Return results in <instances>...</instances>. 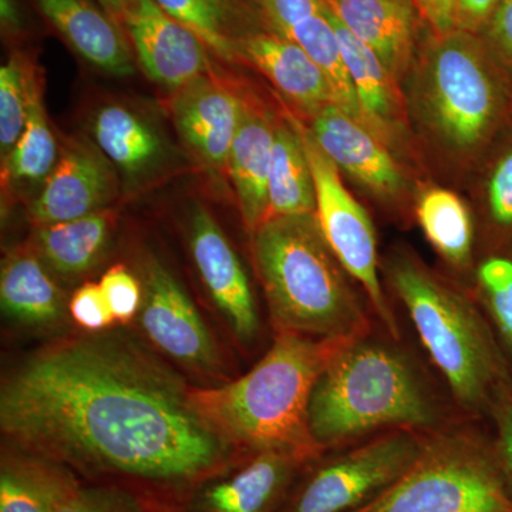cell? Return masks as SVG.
Segmentation results:
<instances>
[{
	"instance_id": "41",
	"label": "cell",
	"mask_w": 512,
	"mask_h": 512,
	"mask_svg": "<svg viewBox=\"0 0 512 512\" xmlns=\"http://www.w3.org/2000/svg\"><path fill=\"white\" fill-rule=\"evenodd\" d=\"M501 0H460L457 30L481 35Z\"/></svg>"
},
{
	"instance_id": "9",
	"label": "cell",
	"mask_w": 512,
	"mask_h": 512,
	"mask_svg": "<svg viewBox=\"0 0 512 512\" xmlns=\"http://www.w3.org/2000/svg\"><path fill=\"white\" fill-rule=\"evenodd\" d=\"M303 147L311 164L316 191V218L319 227L350 278L362 288L373 316L387 335L402 340L399 322L387 299L380 278L375 225L362 204L350 194L340 171L316 146L298 121Z\"/></svg>"
},
{
	"instance_id": "4",
	"label": "cell",
	"mask_w": 512,
	"mask_h": 512,
	"mask_svg": "<svg viewBox=\"0 0 512 512\" xmlns=\"http://www.w3.org/2000/svg\"><path fill=\"white\" fill-rule=\"evenodd\" d=\"M382 271L458 413L488 421L498 393L512 383V365L471 288L407 248L393 249Z\"/></svg>"
},
{
	"instance_id": "35",
	"label": "cell",
	"mask_w": 512,
	"mask_h": 512,
	"mask_svg": "<svg viewBox=\"0 0 512 512\" xmlns=\"http://www.w3.org/2000/svg\"><path fill=\"white\" fill-rule=\"evenodd\" d=\"M99 284L116 320L128 322L136 318L143 302V286L126 266H111Z\"/></svg>"
},
{
	"instance_id": "29",
	"label": "cell",
	"mask_w": 512,
	"mask_h": 512,
	"mask_svg": "<svg viewBox=\"0 0 512 512\" xmlns=\"http://www.w3.org/2000/svg\"><path fill=\"white\" fill-rule=\"evenodd\" d=\"M165 13L201 37L212 55L237 62L241 26L239 0H154Z\"/></svg>"
},
{
	"instance_id": "19",
	"label": "cell",
	"mask_w": 512,
	"mask_h": 512,
	"mask_svg": "<svg viewBox=\"0 0 512 512\" xmlns=\"http://www.w3.org/2000/svg\"><path fill=\"white\" fill-rule=\"evenodd\" d=\"M63 42L87 63L111 76L136 72L123 26L97 0H30Z\"/></svg>"
},
{
	"instance_id": "33",
	"label": "cell",
	"mask_w": 512,
	"mask_h": 512,
	"mask_svg": "<svg viewBox=\"0 0 512 512\" xmlns=\"http://www.w3.org/2000/svg\"><path fill=\"white\" fill-rule=\"evenodd\" d=\"M471 291L512 365V259L505 256L480 259Z\"/></svg>"
},
{
	"instance_id": "22",
	"label": "cell",
	"mask_w": 512,
	"mask_h": 512,
	"mask_svg": "<svg viewBox=\"0 0 512 512\" xmlns=\"http://www.w3.org/2000/svg\"><path fill=\"white\" fill-rule=\"evenodd\" d=\"M275 126L276 120L268 110L244 100L227 173L234 184L242 220L251 234L268 218V180Z\"/></svg>"
},
{
	"instance_id": "18",
	"label": "cell",
	"mask_w": 512,
	"mask_h": 512,
	"mask_svg": "<svg viewBox=\"0 0 512 512\" xmlns=\"http://www.w3.org/2000/svg\"><path fill=\"white\" fill-rule=\"evenodd\" d=\"M403 86L419 52V12L413 0H323Z\"/></svg>"
},
{
	"instance_id": "21",
	"label": "cell",
	"mask_w": 512,
	"mask_h": 512,
	"mask_svg": "<svg viewBox=\"0 0 512 512\" xmlns=\"http://www.w3.org/2000/svg\"><path fill=\"white\" fill-rule=\"evenodd\" d=\"M413 215L453 278L471 288L478 264L476 218L471 205L450 188L424 185L414 195Z\"/></svg>"
},
{
	"instance_id": "7",
	"label": "cell",
	"mask_w": 512,
	"mask_h": 512,
	"mask_svg": "<svg viewBox=\"0 0 512 512\" xmlns=\"http://www.w3.org/2000/svg\"><path fill=\"white\" fill-rule=\"evenodd\" d=\"M463 419L429 434L419 457L356 512H512L490 426Z\"/></svg>"
},
{
	"instance_id": "8",
	"label": "cell",
	"mask_w": 512,
	"mask_h": 512,
	"mask_svg": "<svg viewBox=\"0 0 512 512\" xmlns=\"http://www.w3.org/2000/svg\"><path fill=\"white\" fill-rule=\"evenodd\" d=\"M427 437L414 430L383 431L323 454L303 468L281 512L362 510L412 466Z\"/></svg>"
},
{
	"instance_id": "11",
	"label": "cell",
	"mask_w": 512,
	"mask_h": 512,
	"mask_svg": "<svg viewBox=\"0 0 512 512\" xmlns=\"http://www.w3.org/2000/svg\"><path fill=\"white\" fill-rule=\"evenodd\" d=\"M143 302L137 319L148 340L165 356L198 375L221 377V352L183 285L163 264L144 268Z\"/></svg>"
},
{
	"instance_id": "5",
	"label": "cell",
	"mask_w": 512,
	"mask_h": 512,
	"mask_svg": "<svg viewBox=\"0 0 512 512\" xmlns=\"http://www.w3.org/2000/svg\"><path fill=\"white\" fill-rule=\"evenodd\" d=\"M346 342L276 333L271 348L247 375L218 387H191L192 406L248 456L282 451L318 460L325 451L313 440L309 404L319 376Z\"/></svg>"
},
{
	"instance_id": "25",
	"label": "cell",
	"mask_w": 512,
	"mask_h": 512,
	"mask_svg": "<svg viewBox=\"0 0 512 512\" xmlns=\"http://www.w3.org/2000/svg\"><path fill=\"white\" fill-rule=\"evenodd\" d=\"M90 130L104 157L130 180L153 173L163 163V138L147 120L127 107H100L94 113Z\"/></svg>"
},
{
	"instance_id": "43",
	"label": "cell",
	"mask_w": 512,
	"mask_h": 512,
	"mask_svg": "<svg viewBox=\"0 0 512 512\" xmlns=\"http://www.w3.org/2000/svg\"><path fill=\"white\" fill-rule=\"evenodd\" d=\"M97 2H99L100 5L103 6V8L106 9L107 12H109L110 15L113 16V18L121 25L124 13H126L131 0H97Z\"/></svg>"
},
{
	"instance_id": "42",
	"label": "cell",
	"mask_w": 512,
	"mask_h": 512,
	"mask_svg": "<svg viewBox=\"0 0 512 512\" xmlns=\"http://www.w3.org/2000/svg\"><path fill=\"white\" fill-rule=\"evenodd\" d=\"M0 22L5 35L18 36L22 33L23 19L18 0H0Z\"/></svg>"
},
{
	"instance_id": "34",
	"label": "cell",
	"mask_w": 512,
	"mask_h": 512,
	"mask_svg": "<svg viewBox=\"0 0 512 512\" xmlns=\"http://www.w3.org/2000/svg\"><path fill=\"white\" fill-rule=\"evenodd\" d=\"M0 512H50L28 457L16 450L2 457Z\"/></svg>"
},
{
	"instance_id": "39",
	"label": "cell",
	"mask_w": 512,
	"mask_h": 512,
	"mask_svg": "<svg viewBox=\"0 0 512 512\" xmlns=\"http://www.w3.org/2000/svg\"><path fill=\"white\" fill-rule=\"evenodd\" d=\"M481 39L512 77V0H501L488 20Z\"/></svg>"
},
{
	"instance_id": "27",
	"label": "cell",
	"mask_w": 512,
	"mask_h": 512,
	"mask_svg": "<svg viewBox=\"0 0 512 512\" xmlns=\"http://www.w3.org/2000/svg\"><path fill=\"white\" fill-rule=\"evenodd\" d=\"M315 211V181L298 121L276 120L268 180V218Z\"/></svg>"
},
{
	"instance_id": "13",
	"label": "cell",
	"mask_w": 512,
	"mask_h": 512,
	"mask_svg": "<svg viewBox=\"0 0 512 512\" xmlns=\"http://www.w3.org/2000/svg\"><path fill=\"white\" fill-rule=\"evenodd\" d=\"M121 25L138 64L154 83L177 92L210 73L211 52L201 37L154 0H131Z\"/></svg>"
},
{
	"instance_id": "40",
	"label": "cell",
	"mask_w": 512,
	"mask_h": 512,
	"mask_svg": "<svg viewBox=\"0 0 512 512\" xmlns=\"http://www.w3.org/2000/svg\"><path fill=\"white\" fill-rule=\"evenodd\" d=\"M421 22L426 23L431 35L443 36L457 30L460 0H413Z\"/></svg>"
},
{
	"instance_id": "14",
	"label": "cell",
	"mask_w": 512,
	"mask_h": 512,
	"mask_svg": "<svg viewBox=\"0 0 512 512\" xmlns=\"http://www.w3.org/2000/svg\"><path fill=\"white\" fill-rule=\"evenodd\" d=\"M190 247L202 284L231 332L239 342H254L261 319L247 272L227 235L201 205L191 215Z\"/></svg>"
},
{
	"instance_id": "20",
	"label": "cell",
	"mask_w": 512,
	"mask_h": 512,
	"mask_svg": "<svg viewBox=\"0 0 512 512\" xmlns=\"http://www.w3.org/2000/svg\"><path fill=\"white\" fill-rule=\"evenodd\" d=\"M238 60L251 64L308 119L326 104H336L326 74L301 46L274 30H251L239 37Z\"/></svg>"
},
{
	"instance_id": "28",
	"label": "cell",
	"mask_w": 512,
	"mask_h": 512,
	"mask_svg": "<svg viewBox=\"0 0 512 512\" xmlns=\"http://www.w3.org/2000/svg\"><path fill=\"white\" fill-rule=\"evenodd\" d=\"M26 457L45 494L50 512H153L140 497L126 488L92 483L56 464Z\"/></svg>"
},
{
	"instance_id": "37",
	"label": "cell",
	"mask_w": 512,
	"mask_h": 512,
	"mask_svg": "<svg viewBox=\"0 0 512 512\" xmlns=\"http://www.w3.org/2000/svg\"><path fill=\"white\" fill-rule=\"evenodd\" d=\"M487 423L493 433L501 470L512 493V383L498 393Z\"/></svg>"
},
{
	"instance_id": "32",
	"label": "cell",
	"mask_w": 512,
	"mask_h": 512,
	"mask_svg": "<svg viewBox=\"0 0 512 512\" xmlns=\"http://www.w3.org/2000/svg\"><path fill=\"white\" fill-rule=\"evenodd\" d=\"M37 87L39 83L29 60L16 50L0 69V154L3 160L25 130Z\"/></svg>"
},
{
	"instance_id": "12",
	"label": "cell",
	"mask_w": 512,
	"mask_h": 512,
	"mask_svg": "<svg viewBox=\"0 0 512 512\" xmlns=\"http://www.w3.org/2000/svg\"><path fill=\"white\" fill-rule=\"evenodd\" d=\"M309 463L282 451L249 454L198 485L178 512H281Z\"/></svg>"
},
{
	"instance_id": "1",
	"label": "cell",
	"mask_w": 512,
	"mask_h": 512,
	"mask_svg": "<svg viewBox=\"0 0 512 512\" xmlns=\"http://www.w3.org/2000/svg\"><path fill=\"white\" fill-rule=\"evenodd\" d=\"M183 377L136 340H57L0 387V429L16 451L178 512L208 478L248 456L192 406Z\"/></svg>"
},
{
	"instance_id": "2",
	"label": "cell",
	"mask_w": 512,
	"mask_h": 512,
	"mask_svg": "<svg viewBox=\"0 0 512 512\" xmlns=\"http://www.w3.org/2000/svg\"><path fill=\"white\" fill-rule=\"evenodd\" d=\"M417 156L453 180L477 173L512 123V77L480 35L427 37L403 82Z\"/></svg>"
},
{
	"instance_id": "26",
	"label": "cell",
	"mask_w": 512,
	"mask_h": 512,
	"mask_svg": "<svg viewBox=\"0 0 512 512\" xmlns=\"http://www.w3.org/2000/svg\"><path fill=\"white\" fill-rule=\"evenodd\" d=\"M114 227L116 217L106 208L77 220L36 228L35 251L57 275L79 278L106 254Z\"/></svg>"
},
{
	"instance_id": "36",
	"label": "cell",
	"mask_w": 512,
	"mask_h": 512,
	"mask_svg": "<svg viewBox=\"0 0 512 512\" xmlns=\"http://www.w3.org/2000/svg\"><path fill=\"white\" fill-rule=\"evenodd\" d=\"M69 313L80 328L89 332H101L110 328L116 320L100 284L93 282H87L73 293Z\"/></svg>"
},
{
	"instance_id": "30",
	"label": "cell",
	"mask_w": 512,
	"mask_h": 512,
	"mask_svg": "<svg viewBox=\"0 0 512 512\" xmlns=\"http://www.w3.org/2000/svg\"><path fill=\"white\" fill-rule=\"evenodd\" d=\"M282 36L288 37L296 45L301 46L326 74L335 92L336 106L345 110L353 119L365 124L345 60H343L338 35L330 22L326 5L318 15L303 20Z\"/></svg>"
},
{
	"instance_id": "3",
	"label": "cell",
	"mask_w": 512,
	"mask_h": 512,
	"mask_svg": "<svg viewBox=\"0 0 512 512\" xmlns=\"http://www.w3.org/2000/svg\"><path fill=\"white\" fill-rule=\"evenodd\" d=\"M466 419L451 412L402 340L386 332L348 340L319 376L309 404L325 453L390 430L431 434Z\"/></svg>"
},
{
	"instance_id": "31",
	"label": "cell",
	"mask_w": 512,
	"mask_h": 512,
	"mask_svg": "<svg viewBox=\"0 0 512 512\" xmlns=\"http://www.w3.org/2000/svg\"><path fill=\"white\" fill-rule=\"evenodd\" d=\"M59 161L57 141L47 120L37 87L30 103L28 123L18 143L3 160V180L9 184H45Z\"/></svg>"
},
{
	"instance_id": "38",
	"label": "cell",
	"mask_w": 512,
	"mask_h": 512,
	"mask_svg": "<svg viewBox=\"0 0 512 512\" xmlns=\"http://www.w3.org/2000/svg\"><path fill=\"white\" fill-rule=\"evenodd\" d=\"M268 22L269 28L279 35L303 20L318 15L325 9L323 0H252Z\"/></svg>"
},
{
	"instance_id": "17",
	"label": "cell",
	"mask_w": 512,
	"mask_h": 512,
	"mask_svg": "<svg viewBox=\"0 0 512 512\" xmlns=\"http://www.w3.org/2000/svg\"><path fill=\"white\" fill-rule=\"evenodd\" d=\"M244 99L210 73L175 92V128L201 163L227 173L229 153L237 136Z\"/></svg>"
},
{
	"instance_id": "10",
	"label": "cell",
	"mask_w": 512,
	"mask_h": 512,
	"mask_svg": "<svg viewBox=\"0 0 512 512\" xmlns=\"http://www.w3.org/2000/svg\"><path fill=\"white\" fill-rule=\"evenodd\" d=\"M309 131L316 146L346 174L369 192L382 207L409 218L413 215L414 195L403 158L336 104L308 117Z\"/></svg>"
},
{
	"instance_id": "24",
	"label": "cell",
	"mask_w": 512,
	"mask_h": 512,
	"mask_svg": "<svg viewBox=\"0 0 512 512\" xmlns=\"http://www.w3.org/2000/svg\"><path fill=\"white\" fill-rule=\"evenodd\" d=\"M470 185L478 261L485 256L512 259V123L488 151Z\"/></svg>"
},
{
	"instance_id": "23",
	"label": "cell",
	"mask_w": 512,
	"mask_h": 512,
	"mask_svg": "<svg viewBox=\"0 0 512 512\" xmlns=\"http://www.w3.org/2000/svg\"><path fill=\"white\" fill-rule=\"evenodd\" d=\"M0 305L16 325L36 330L60 328L69 311L62 289L35 249H18L3 261Z\"/></svg>"
},
{
	"instance_id": "15",
	"label": "cell",
	"mask_w": 512,
	"mask_h": 512,
	"mask_svg": "<svg viewBox=\"0 0 512 512\" xmlns=\"http://www.w3.org/2000/svg\"><path fill=\"white\" fill-rule=\"evenodd\" d=\"M116 194L113 164L90 141L73 140L29 207L36 228L106 210Z\"/></svg>"
},
{
	"instance_id": "6",
	"label": "cell",
	"mask_w": 512,
	"mask_h": 512,
	"mask_svg": "<svg viewBox=\"0 0 512 512\" xmlns=\"http://www.w3.org/2000/svg\"><path fill=\"white\" fill-rule=\"evenodd\" d=\"M251 235L276 333L349 340L372 332V309L330 249L316 214L268 218Z\"/></svg>"
},
{
	"instance_id": "16",
	"label": "cell",
	"mask_w": 512,
	"mask_h": 512,
	"mask_svg": "<svg viewBox=\"0 0 512 512\" xmlns=\"http://www.w3.org/2000/svg\"><path fill=\"white\" fill-rule=\"evenodd\" d=\"M326 9L366 126L403 160L404 156L416 157L403 87L387 72L379 57L350 33L328 6Z\"/></svg>"
}]
</instances>
